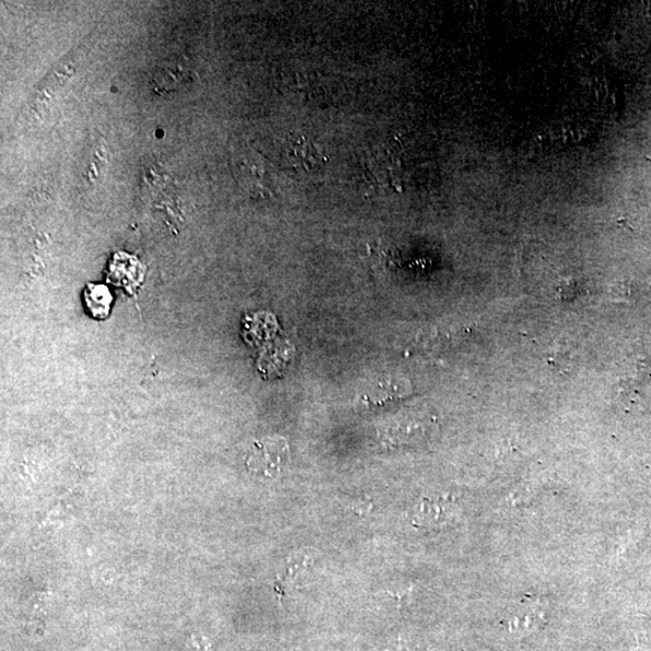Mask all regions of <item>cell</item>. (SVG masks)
Returning <instances> with one entry per match:
<instances>
[{
    "label": "cell",
    "instance_id": "6da1fadb",
    "mask_svg": "<svg viewBox=\"0 0 651 651\" xmlns=\"http://www.w3.org/2000/svg\"><path fill=\"white\" fill-rule=\"evenodd\" d=\"M290 458L288 442L280 437L256 441L246 456V467L256 477L276 478Z\"/></svg>",
    "mask_w": 651,
    "mask_h": 651
},
{
    "label": "cell",
    "instance_id": "7a4b0ae2",
    "mask_svg": "<svg viewBox=\"0 0 651 651\" xmlns=\"http://www.w3.org/2000/svg\"><path fill=\"white\" fill-rule=\"evenodd\" d=\"M111 280L113 279L114 282L124 288L130 289L137 287L138 283L133 278L140 281V265L133 257L125 254L117 255L111 268Z\"/></svg>",
    "mask_w": 651,
    "mask_h": 651
},
{
    "label": "cell",
    "instance_id": "3957f363",
    "mask_svg": "<svg viewBox=\"0 0 651 651\" xmlns=\"http://www.w3.org/2000/svg\"><path fill=\"white\" fill-rule=\"evenodd\" d=\"M85 302L92 316L103 319L111 313L113 295L108 288L93 283L85 290Z\"/></svg>",
    "mask_w": 651,
    "mask_h": 651
},
{
    "label": "cell",
    "instance_id": "277c9868",
    "mask_svg": "<svg viewBox=\"0 0 651 651\" xmlns=\"http://www.w3.org/2000/svg\"><path fill=\"white\" fill-rule=\"evenodd\" d=\"M294 167H304L305 170H312L315 167L319 158L316 147L307 144L305 151L303 150V139L294 141Z\"/></svg>",
    "mask_w": 651,
    "mask_h": 651
}]
</instances>
